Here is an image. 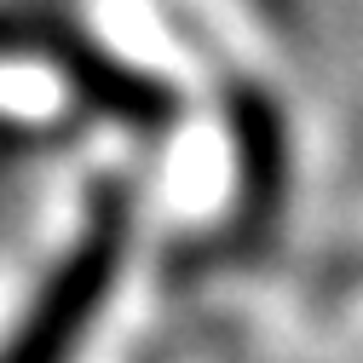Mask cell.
Masks as SVG:
<instances>
[{"instance_id": "cell-1", "label": "cell", "mask_w": 363, "mask_h": 363, "mask_svg": "<svg viewBox=\"0 0 363 363\" xmlns=\"http://www.w3.org/2000/svg\"><path fill=\"white\" fill-rule=\"evenodd\" d=\"M127 237H133L127 191L121 185H99L86 196L81 237L69 242V254L52 265V277L40 283V294L18 317L12 340L0 346V363H75V352L99 329V317H104V306L116 294Z\"/></svg>"}, {"instance_id": "cell-2", "label": "cell", "mask_w": 363, "mask_h": 363, "mask_svg": "<svg viewBox=\"0 0 363 363\" xmlns=\"http://www.w3.org/2000/svg\"><path fill=\"white\" fill-rule=\"evenodd\" d=\"M0 52H29L40 64H52L99 116H110L121 127L162 133L173 121V110H179L162 81L127 69L116 52L93 47L75 23H64L52 12H0Z\"/></svg>"}, {"instance_id": "cell-3", "label": "cell", "mask_w": 363, "mask_h": 363, "mask_svg": "<svg viewBox=\"0 0 363 363\" xmlns=\"http://www.w3.org/2000/svg\"><path fill=\"white\" fill-rule=\"evenodd\" d=\"M225 127H231V156H237V213L231 231L237 242H265L283 219L289 202V127L271 93L254 81L225 93Z\"/></svg>"}]
</instances>
